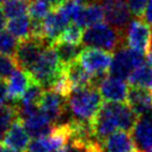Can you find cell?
I'll list each match as a JSON object with an SVG mask.
<instances>
[{"label":"cell","mask_w":152,"mask_h":152,"mask_svg":"<svg viewBox=\"0 0 152 152\" xmlns=\"http://www.w3.org/2000/svg\"><path fill=\"white\" fill-rule=\"evenodd\" d=\"M138 118L139 115L128 103L107 101L91 121L94 137L103 142L117 130L132 131Z\"/></svg>","instance_id":"1"},{"label":"cell","mask_w":152,"mask_h":152,"mask_svg":"<svg viewBox=\"0 0 152 152\" xmlns=\"http://www.w3.org/2000/svg\"><path fill=\"white\" fill-rule=\"evenodd\" d=\"M102 99L97 87L87 86L72 90L67 98V106L73 119L91 122L103 104Z\"/></svg>","instance_id":"2"},{"label":"cell","mask_w":152,"mask_h":152,"mask_svg":"<svg viewBox=\"0 0 152 152\" xmlns=\"http://www.w3.org/2000/svg\"><path fill=\"white\" fill-rule=\"evenodd\" d=\"M126 31L117 29L109 23L99 22L88 27L83 31L82 46L87 48H97L114 53L126 45Z\"/></svg>","instance_id":"3"},{"label":"cell","mask_w":152,"mask_h":152,"mask_svg":"<svg viewBox=\"0 0 152 152\" xmlns=\"http://www.w3.org/2000/svg\"><path fill=\"white\" fill-rule=\"evenodd\" d=\"M28 72L31 75L32 79L45 89L51 88L58 77L64 72V67L60 64L52 45L43 49L41 55Z\"/></svg>","instance_id":"4"},{"label":"cell","mask_w":152,"mask_h":152,"mask_svg":"<svg viewBox=\"0 0 152 152\" xmlns=\"http://www.w3.org/2000/svg\"><path fill=\"white\" fill-rule=\"evenodd\" d=\"M145 62L144 55L124 46L114 52L110 66V76L128 80L131 73Z\"/></svg>","instance_id":"5"},{"label":"cell","mask_w":152,"mask_h":152,"mask_svg":"<svg viewBox=\"0 0 152 152\" xmlns=\"http://www.w3.org/2000/svg\"><path fill=\"white\" fill-rule=\"evenodd\" d=\"M126 46L148 55L151 45L152 28L142 18H135L131 20L126 29Z\"/></svg>","instance_id":"6"},{"label":"cell","mask_w":152,"mask_h":152,"mask_svg":"<svg viewBox=\"0 0 152 152\" xmlns=\"http://www.w3.org/2000/svg\"><path fill=\"white\" fill-rule=\"evenodd\" d=\"M103 9L107 23L126 31L131 22V11L127 0H99Z\"/></svg>","instance_id":"7"},{"label":"cell","mask_w":152,"mask_h":152,"mask_svg":"<svg viewBox=\"0 0 152 152\" xmlns=\"http://www.w3.org/2000/svg\"><path fill=\"white\" fill-rule=\"evenodd\" d=\"M50 45L51 43L45 39L30 38L20 41L13 55L19 68L26 71H29L39 58V56L41 55L43 49Z\"/></svg>","instance_id":"8"},{"label":"cell","mask_w":152,"mask_h":152,"mask_svg":"<svg viewBox=\"0 0 152 152\" xmlns=\"http://www.w3.org/2000/svg\"><path fill=\"white\" fill-rule=\"evenodd\" d=\"M111 52L97 49V48H83L79 56V61L85 69L92 76L107 75L112 62Z\"/></svg>","instance_id":"9"},{"label":"cell","mask_w":152,"mask_h":152,"mask_svg":"<svg viewBox=\"0 0 152 152\" xmlns=\"http://www.w3.org/2000/svg\"><path fill=\"white\" fill-rule=\"evenodd\" d=\"M67 107V98L60 96L52 89H45L39 108L53 124H58V121L66 113Z\"/></svg>","instance_id":"10"},{"label":"cell","mask_w":152,"mask_h":152,"mask_svg":"<svg viewBox=\"0 0 152 152\" xmlns=\"http://www.w3.org/2000/svg\"><path fill=\"white\" fill-rule=\"evenodd\" d=\"M26 130L28 131L30 137L32 138H41L47 137L51 133L56 124L50 121V119L43 113L40 108H36L28 113L20 117Z\"/></svg>","instance_id":"11"},{"label":"cell","mask_w":152,"mask_h":152,"mask_svg":"<svg viewBox=\"0 0 152 152\" xmlns=\"http://www.w3.org/2000/svg\"><path fill=\"white\" fill-rule=\"evenodd\" d=\"M129 88L127 81L113 76H107L98 86L102 98L108 102H124L128 99Z\"/></svg>","instance_id":"12"},{"label":"cell","mask_w":152,"mask_h":152,"mask_svg":"<svg viewBox=\"0 0 152 152\" xmlns=\"http://www.w3.org/2000/svg\"><path fill=\"white\" fill-rule=\"evenodd\" d=\"M132 137L139 152L152 149V115L150 113L140 115L132 129Z\"/></svg>","instance_id":"13"},{"label":"cell","mask_w":152,"mask_h":152,"mask_svg":"<svg viewBox=\"0 0 152 152\" xmlns=\"http://www.w3.org/2000/svg\"><path fill=\"white\" fill-rule=\"evenodd\" d=\"M42 23L43 30H45V38L52 45L59 39L60 34L67 28L70 21L59 8H53L42 20Z\"/></svg>","instance_id":"14"},{"label":"cell","mask_w":152,"mask_h":152,"mask_svg":"<svg viewBox=\"0 0 152 152\" xmlns=\"http://www.w3.org/2000/svg\"><path fill=\"white\" fill-rule=\"evenodd\" d=\"M30 135L28 133V131L26 130L20 118L13 121L11 127L9 128V130L7 131V133L2 140V143L4 147L20 152L28 149Z\"/></svg>","instance_id":"15"},{"label":"cell","mask_w":152,"mask_h":152,"mask_svg":"<svg viewBox=\"0 0 152 152\" xmlns=\"http://www.w3.org/2000/svg\"><path fill=\"white\" fill-rule=\"evenodd\" d=\"M128 104L138 115L151 113L152 111V90L142 87L130 86L128 93Z\"/></svg>","instance_id":"16"},{"label":"cell","mask_w":152,"mask_h":152,"mask_svg":"<svg viewBox=\"0 0 152 152\" xmlns=\"http://www.w3.org/2000/svg\"><path fill=\"white\" fill-rule=\"evenodd\" d=\"M103 152H139L129 131L119 130L110 134L103 142Z\"/></svg>","instance_id":"17"},{"label":"cell","mask_w":152,"mask_h":152,"mask_svg":"<svg viewBox=\"0 0 152 152\" xmlns=\"http://www.w3.org/2000/svg\"><path fill=\"white\" fill-rule=\"evenodd\" d=\"M32 81H34V79L28 71H26L21 68L16 69L7 81L8 98L12 101H19L20 98L22 97V94L28 89V87L31 85Z\"/></svg>","instance_id":"18"},{"label":"cell","mask_w":152,"mask_h":152,"mask_svg":"<svg viewBox=\"0 0 152 152\" xmlns=\"http://www.w3.org/2000/svg\"><path fill=\"white\" fill-rule=\"evenodd\" d=\"M64 69L68 80L70 81L73 89L92 86L93 76L86 70L79 59L72 61L71 64L66 66Z\"/></svg>","instance_id":"19"},{"label":"cell","mask_w":152,"mask_h":152,"mask_svg":"<svg viewBox=\"0 0 152 152\" xmlns=\"http://www.w3.org/2000/svg\"><path fill=\"white\" fill-rule=\"evenodd\" d=\"M104 19L103 9L99 1H89L83 6L75 23L79 25L81 28H88L91 26L102 22Z\"/></svg>","instance_id":"20"},{"label":"cell","mask_w":152,"mask_h":152,"mask_svg":"<svg viewBox=\"0 0 152 152\" xmlns=\"http://www.w3.org/2000/svg\"><path fill=\"white\" fill-rule=\"evenodd\" d=\"M31 17L30 15H23L20 17L9 19L6 28L11 34H13L19 41L31 38Z\"/></svg>","instance_id":"21"},{"label":"cell","mask_w":152,"mask_h":152,"mask_svg":"<svg viewBox=\"0 0 152 152\" xmlns=\"http://www.w3.org/2000/svg\"><path fill=\"white\" fill-rule=\"evenodd\" d=\"M52 47L55 48L60 64L64 68L71 64L72 61L79 59V56L82 51L80 45H72L62 41H56L55 43H52Z\"/></svg>","instance_id":"22"},{"label":"cell","mask_w":152,"mask_h":152,"mask_svg":"<svg viewBox=\"0 0 152 152\" xmlns=\"http://www.w3.org/2000/svg\"><path fill=\"white\" fill-rule=\"evenodd\" d=\"M129 85L152 90V64L144 62L129 77Z\"/></svg>","instance_id":"23"},{"label":"cell","mask_w":152,"mask_h":152,"mask_svg":"<svg viewBox=\"0 0 152 152\" xmlns=\"http://www.w3.org/2000/svg\"><path fill=\"white\" fill-rule=\"evenodd\" d=\"M19 119L17 103L16 104H4L0 107V142H2L4 135L11 127L15 120Z\"/></svg>","instance_id":"24"},{"label":"cell","mask_w":152,"mask_h":152,"mask_svg":"<svg viewBox=\"0 0 152 152\" xmlns=\"http://www.w3.org/2000/svg\"><path fill=\"white\" fill-rule=\"evenodd\" d=\"M29 0H6L2 4V10L6 18L13 19L27 15L29 11Z\"/></svg>","instance_id":"25"},{"label":"cell","mask_w":152,"mask_h":152,"mask_svg":"<svg viewBox=\"0 0 152 152\" xmlns=\"http://www.w3.org/2000/svg\"><path fill=\"white\" fill-rule=\"evenodd\" d=\"M43 91H45V88L42 86H40L38 82L34 80L20 98L19 104L20 106H39Z\"/></svg>","instance_id":"26"},{"label":"cell","mask_w":152,"mask_h":152,"mask_svg":"<svg viewBox=\"0 0 152 152\" xmlns=\"http://www.w3.org/2000/svg\"><path fill=\"white\" fill-rule=\"evenodd\" d=\"M52 9L53 6L49 0H31L29 6L30 17L34 20H43Z\"/></svg>","instance_id":"27"},{"label":"cell","mask_w":152,"mask_h":152,"mask_svg":"<svg viewBox=\"0 0 152 152\" xmlns=\"http://www.w3.org/2000/svg\"><path fill=\"white\" fill-rule=\"evenodd\" d=\"M82 36H83L82 28L79 25L72 22L67 26V28L62 31V34H60L59 39L57 41H62V42L72 43V45H80L82 42Z\"/></svg>","instance_id":"28"},{"label":"cell","mask_w":152,"mask_h":152,"mask_svg":"<svg viewBox=\"0 0 152 152\" xmlns=\"http://www.w3.org/2000/svg\"><path fill=\"white\" fill-rule=\"evenodd\" d=\"M18 39L8 30H0V55L13 56L19 46Z\"/></svg>","instance_id":"29"},{"label":"cell","mask_w":152,"mask_h":152,"mask_svg":"<svg viewBox=\"0 0 152 152\" xmlns=\"http://www.w3.org/2000/svg\"><path fill=\"white\" fill-rule=\"evenodd\" d=\"M18 68L19 66L13 56L0 55V79L1 80H8L10 76Z\"/></svg>","instance_id":"30"},{"label":"cell","mask_w":152,"mask_h":152,"mask_svg":"<svg viewBox=\"0 0 152 152\" xmlns=\"http://www.w3.org/2000/svg\"><path fill=\"white\" fill-rule=\"evenodd\" d=\"M131 13L135 18H143L145 8L150 0H127Z\"/></svg>","instance_id":"31"},{"label":"cell","mask_w":152,"mask_h":152,"mask_svg":"<svg viewBox=\"0 0 152 152\" xmlns=\"http://www.w3.org/2000/svg\"><path fill=\"white\" fill-rule=\"evenodd\" d=\"M8 91H7V83L4 80L0 79V107L7 104L8 100Z\"/></svg>","instance_id":"32"},{"label":"cell","mask_w":152,"mask_h":152,"mask_svg":"<svg viewBox=\"0 0 152 152\" xmlns=\"http://www.w3.org/2000/svg\"><path fill=\"white\" fill-rule=\"evenodd\" d=\"M142 19L145 20L149 25L152 26V0L149 1L148 6H147V8H145V11H144V16Z\"/></svg>","instance_id":"33"},{"label":"cell","mask_w":152,"mask_h":152,"mask_svg":"<svg viewBox=\"0 0 152 152\" xmlns=\"http://www.w3.org/2000/svg\"><path fill=\"white\" fill-rule=\"evenodd\" d=\"M7 25V21H6V16L4 13V10L0 7V30H2Z\"/></svg>","instance_id":"34"},{"label":"cell","mask_w":152,"mask_h":152,"mask_svg":"<svg viewBox=\"0 0 152 152\" xmlns=\"http://www.w3.org/2000/svg\"><path fill=\"white\" fill-rule=\"evenodd\" d=\"M51 2V4L53 6V8H57V7H59L60 4H62L66 1V0H49Z\"/></svg>","instance_id":"35"},{"label":"cell","mask_w":152,"mask_h":152,"mask_svg":"<svg viewBox=\"0 0 152 152\" xmlns=\"http://www.w3.org/2000/svg\"><path fill=\"white\" fill-rule=\"evenodd\" d=\"M147 56H148V57H147V58H148V62H149V64H152V49L150 51H149L148 55H147Z\"/></svg>","instance_id":"36"},{"label":"cell","mask_w":152,"mask_h":152,"mask_svg":"<svg viewBox=\"0 0 152 152\" xmlns=\"http://www.w3.org/2000/svg\"><path fill=\"white\" fill-rule=\"evenodd\" d=\"M6 151V147L4 145V143L0 142V152H4Z\"/></svg>","instance_id":"37"},{"label":"cell","mask_w":152,"mask_h":152,"mask_svg":"<svg viewBox=\"0 0 152 152\" xmlns=\"http://www.w3.org/2000/svg\"><path fill=\"white\" fill-rule=\"evenodd\" d=\"M4 152H20V151H17V150H12V149L7 148V147H6V151H4Z\"/></svg>","instance_id":"38"},{"label":"cell","mask_w":152,"mask_h":152,"mask_svg":"<svg viewBox=\"0 0 152 152\" xmlns=\"http://www.w3.org/2000/svg\"><path fill=\"white\" fill-rule=\"evenodd\" d=\"M52 152H66V150L64 149H60V150H56V151H52Z\"/></svg>","instance_id":"39"},{"label":"cell","mask_w":152,"mask_h":152,"mask_svg":"<svg viewBox=\"0 0 152 152\" xmlns=\"http://www.w3.org/2000/svg\"><path fill=\"white\" fill-rule=\"evenodd\" d=\"M152 49V34H151V45H150V50Z\"/></svg>","instance_id":"40"},{"label":"cell","mask_w":152,"mask_h":152,"mask_svg":"<svg viewBox=\"0 0 152 152\" xmlns=\"http://www.w3.org/2000/svg\"><path fill=\"white\" fill-rule=\"evenodd\" d=\"M6 0H0V4H2V2H4Z\"/></svg>","instance_id":"41"},{"label":"cell","mask_w":152,"mask_h":152,"mask_svg":"<svg viewBox=\"0 0 152 152\" xmlns=\"http://www.w3.org/2000/svg\"><path fill=\"white\" fill-rule=\"evenodd\" d=\"M145 152H152V149L151 150H149V151H145Z\"/></svg>","instance_id":"42"}]
</instances>
